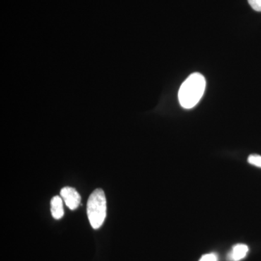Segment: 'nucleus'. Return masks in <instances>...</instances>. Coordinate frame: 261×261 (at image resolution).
<instances>
[{
  "label": "nucleus",
  "mask_w": 261,
  "mask_h": 261,
  "mask_svg": "<svg viewBox=\"0 0 261 261\" xmlns=\"http://www.w3.org/2000/svg\"><path fill=\"white\" fill-rule=\"evenodd\" d=\"M205 77L199 73H194L181 84L178 91V100L182 108L191 109L197 106L205 92Z\"/></svg>",
  "instance_id": "1"
},
{
  "label": "nucleus",
  "mask_w": 261,
  "mask_h": 261,
  "mask_svg": "<svg viewBox=\"0 0 261 261\" xmlns=\"http://www.w3.org/2000/svg\"><path fill=\"white\" fill-rule=\"evenodd\" d=\"M87 212L92 227L94 229L100 228L107 215L106 195L101 189L94 190L89 196L87 202Z\"/></svg>",
  "instance_id": "2"
},
{
  "label": "nucleus",
  "mask_w": 261,
  "mask_h": 261,
  "mask_svg": "<svg viewBox=\"0 0 261 261\" xmlns=\"http://www.w3.org/2000/svg\"><path fill=\"white\" fill-rule=\"evenodd\" d=\"M61 195L65 205L70 210H75L81 203V196L73 187H65L62 189Z\"/></svg>",
  "instance_id": "3"
},
{
  "label": "nucleus",
  "mask_w": 261,
  "mask_h": 261,
  "mask_svg": "<svg viewBox=\"0 0 261 261\" xmlns=\"http://www.w3.org/2000/svg\"><path fill=\"white\" fill-rule=\"evenodd\" d=\"M249 251V247L244 244H238L233 247L232 250L228 255V260L230 261H240L246 257Z\"/></svg>",
  "instance_id": "4"
},
{
  "label": "nucleus",
  "mask_w": 261,
  "mask_h": 261,
  "mask_svg": "<svg viewBox=\"0 0 261 261\" xmlns=\"http://www.w3.org/2000/svg\"><path fill=\"white\" fill-rule=\"evenodd\" d=\"M51 213L55 219L59 220L64 215L63 198L59 196H55L51 200Z\"/></svg>",
  "instance_id": "5"
},
{
  "label": "nucleus",
  "mask_w": 261,
  "mask_h": 261,
  "mask_svg": "<svg viewBox=\"0 0 261 261\" xmlns=\"http://www.w3.org/2000/svg\"><path fill=\"white\" fill-rule=\"evenodd\" d=\"M248 163L252 166H256V167L261 168V156L258 154H250L248 157Z\"/></svg>",
  "instance_id": "6"
},
{
  "label": "nucleus",
  "mask_w": 261,
  "mask_h": 261,
  "mask_svg": "<svg viewBox=\"0 0 261 261\" xmlns=\"http://www.w3.org/2000/svg\"><path fill=\"white\" fill-rule=\"evenodd\" d=\"M249 4L255 11L261 12V0H248Z\"/></svg>",
  "instance_id": "7"
},
{
  "label": "nucleus",
  "mask_w": 261,
  "mask_h": 261,
  "mask_svg": "<svg viewBox=\"0 0 261 261\" xmlns=\"http://www.w3.org/2000/svg\"><path fill=\"white\" fill-rule=\"evenodd\" d=\"M199 261H218V256L216 253H209L202 255Z\"/></svg>",
  "instance_id": "8"
}]
</instances>
